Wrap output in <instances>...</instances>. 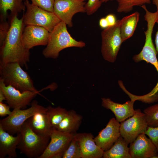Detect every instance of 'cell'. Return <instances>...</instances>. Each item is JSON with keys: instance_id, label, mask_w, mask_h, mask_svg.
<instances>
[{"instance_id": "obj_1", "label": "cell", "mask_w": 158, "mask_h": 158, "mask_svg": "<svg viewBox=\"0 0 158 158\" xmlns=\"http://www.w3.org/2000/svg\"><path fill=\"white\" fill-rule=\"evenodd\" d=\"M24 24L23 17L17 15L12 16L8 32L0 46V64L16 62L21 66L27 65L30 61V50L24 46L22 39Z\"/></svg>"}, {"instance_id": "obj_2", "label": "cell", "mask_w": 158, "mask_h": 158, "mask_svg": "<svg viewBox=\"0 0 158 158\" xmlns=\"http://www.w3.org/2000/svg\"><path fill=\"white\" fill-rule=\"evenodd\" d=\"M67 25L61 21L50 32L48 42L43 50L42 54L46 58L56 59L62 50L70 47L82 48L85 44L81 41H78L70 35Z\"/></svg>"}, {"instance_id": "obj_3", "label": "cell", "mask_w": 158, "mask_h": 158, "mask_svg": "<svg viewBox=\"0 0 158 158\" xmlns=\"http://www.w3.org/2000/svg\"><path fill=\"white\" fill-rule=\"evenodd\" d=\"M20 133L21 138L17 146L21 154L29 158H39L47 146L50 137H44L35 133L27 120L23 124Z\"/></svg>"}, {"instance_id": "obj_4", "label": "cell", "mask_w": 158, "mask_h": 158, "mask_svg": "<svg viewBox=\"0 0 158 158\" xmlns=\"http://www.w3.org/2000/svg\"><path fill=\"white\" fill-rule=\"evenodd\" d=\"M16 62L0 64V78L6 85H11L21 91L38 92L29 75Z\"/></svg>"}, {"instance_id": "obj_5", "label": "cell", "mask_w": 158, "mask_h": 158, "mask_svg": "<svg viewBox=\"0 0 158 158\" xmlns=\"http://www.w3.org/2000/svg\"><path fill=\"white\" fill-rule=\"evenodd\" d=\"M121 20H117L113 25L104 29L101 32V52L104 59L111 62H115L122 42L120 32Z\"/></svg>"}, {"instance_id": "obj_6", "label": "cell", "mask_w": 158, "mask_h": 158, "mask_svg": "<svg viewBox=\"0 0 158 158\" xmlns=\"http://www.w3.org/2000/svg\"><path fill=\"white\" fill-rule=\"evenodd\" d=\"M26 8L23 16L24 25H34L43 27L51 32L61 21L53 12H49L30 3L28 0L24 2Z\"/></svg>"}, {"instance_id": "obj_7", "label": "cell", "mask_w": 158, "mask_h": 158, "mask_svg": "<svg viewBox=\"0 0 158 158\" xmlns=\"http://www.w3.org/2000/svg\"><path fill=\"white\" fill-rule=\"evenodd\" d=\"M46 108L39 104L36 100H33L28 108L22 109H13L11 113L0 121V126L6 131L12 135L20 133L23 124L35 113L45 111Z\"/></svg>"}, {"instance_id": "obj_8", "label": "cell", "mask_w": 158, "mask_h": 158, "mask_svg": "<svg viewBox=\"0 0 158 158\" xmlns=\"http://www.w3.org/2000/svg\"><path fill=\"white\" fill-rule=\"evenodd\" d=\"M148 126L144 113L140 109H136L132 116L121 122V135L130 144L140 134L145 133Z\"/></svg>"}, {"instance_id": "obj_9", "label": "cell", "mask_w": 158, "mask_h": 158, "mask_svg": "<svg viewBox=\"0 0 158 158\" xmlns=\"http://www.w3.org/2000/svg\"><path fill=\"white\" fill-rule=\"evenodd\" d=\"M75 134L62 132L54 128L50 135L49 142L39 158H62Z\"/></svg>"}, {"instance_id": "obj_10", "label": "cell", "mask_w": 158, "mask_h": 158, "mask_svg": "<svg viewBox=\"0 0 158 158\" xmlns=\"http://www.w3.org/2000/svg\"><path fill=\"white\" fill-rule=\"evenodd\" d=\"M0 90L4 93L6 101L13 109H22L31 104L32 99L38 92L30 91H21L11 85H6L0 78Z\"/></svg>"}, {"instance_id": "obj_11", "label": "cell", "mask_w": 158, "mask_h": 158, "mask_svg": "<svg viewBox=\"0 0 158 158\" xmlns=\"http://www.w3.org/2000/svg\"><path fill=\"white\" fill-rule=\"evenodd\" d=\"M85 4L79 0H55L53 13L61 21L71 27L73 16L78 13H85Z\"/></svg>"}, {"instance_id": "obj_12", "label": "cell", "mask_w": 158, "mask_h": 158, "mask_svg": "<svg viewBox=\"0 0 158 158\" xmlns=\"http://www.w3.org/2000/svg\"><path fill=\"white\" fill-rule=\"evenodd\" d=\"M50 32L45 28L39 26L28 25L24 28L22 36L24 47L29 50L35 46L47 45Z\"/></svg>"}, {"instance_id": "obj_13", "label": "cell", "mask_w": 158, "mask_h": 158, "mask_svg": "<svg viewBox=\"0 0 158 158\" xmlns=\"http://www.w3.org/2000/svg\"><path fill=\"white\" fill-rule=\"evenodd\" d=\"M120 126L119 122L112 118L94 138L96 144L104 152L109 150L121 136Z\"/></svg>"}, {"instance_id": "obj_14", "label": "cell", "mask_w": 158, "mask_h": 158, "mask_svg": "<svg viewBox=\"0 0 158 158\" xmlns=\"http://www.w3.org/2000/svg\"><path fill=\"white\" fill-rule=\"evenodd\" d=\"M130 144L131 158H154L158 155L156 147L145 133L140 134Z\"/></svg>"}, {"instance_id": "obj_15", "label": "cell", "mask_w": 158, "mask_h": 158, "mask_svg": "<svg viewBox=\"0 0 158 158\" xmlns=\"http://www.w3.org/2000/svg\"><path fill=\"white\" fill-rule=\"evenodd\" d=\"M74 137L80 145L82 158L103 157L104 151L96 144L91 133H76Z\"/></svg>"}, {"instance_id": "obj_16", "label": "cell", "mask_w": 158, "mask_h": 158, "mask_svg": "<svg viewBox=\"0 0 158 158\" xmlns=\"http://www.w3.org/2000/svg\"><path fill=\"white\" fill-rule=\"evenodd\" d=\"M101 99L102 106L111 111L119 122L132 116L135 113L134 104L135 100L134 99H130L123 104L114 102L109 98H102Z\"/></svg>"}, {"instance_id": "obj_17", "label": "cell", "mask_w": 158, "mask_h": 158, "mask_svg": "<svg viewBox=\"0 0 158 158\" xmlns=\"http://www.w3.org/2000/svg\"><path fill=\"white\" fill-rule=\"evenodd\" d=\"M157 52L156 49L147 51H141L133 56V59L136 62L144 61L154 66L158 73V60L157 57ZM141 101L146 103H151L158 101V80L153 89L149 93L141 96Z\"/></svg>"}, {"instance_id": "obj_18", "label": "cell", "mask_w": 158, "mask_h": 158, "mask_svg": "<svg viewBox=\"0 0 158 158\" xmlns=\"http://www.w3.org/2000/svg\"><path fill=\"white\" fill-rule=\"evenodd\" d=\"M21 138L20 133L15 136L10 134L0 126V158L17 157L16 149Z\"/></svg>"}, {"instance_id": "obj_19", "label": "cell", "mask_w": 158, "mask_h": 158, "mask_svg": "<svg viewBox=\"0 0 158 158\" xmlns=\"http://www.w3.org/2000/svg\"><path fill=\"white\" fill-rule=\"evenodd\" d=\"M45 111L35 113L27 120L32 130L36 133L44 137H50L54 129Z\"/></svg>"}, {"instance_id": "obj_20", "label": "cell", "mask_w": 158, "mask_h": 158, "mask_svg": "<svg viewBox=\"0 0 158 158\" xmlns=\"http://www.w3.org/2000/svg\"><path fill=\"white\" fill-rule=\"evenodd\" d=\"M82 119V116L75 110H69L56 129L62 132L75 134L79 129Z\"/></svg>"}, {"instance_id": "obj_21", "label": "cell", "mask_w": 158, "mask_h": 158, "mask_svg": "<svg viewBox=\"0 0 158 158\" xmlns=\"http://www.w3.org/2000/svg\"><path fill=\"white\" fill-rule=\"evenodd\" d=\"M139 13L136 11L121 19L120 29L123 42L133 35L139 20Z\"/></svg>"}, {"instance_id": "obj_22", "label": "cell", "mask_w": 158, "mask_h": 158, "mask_svg": "<svg viewBox=\"0 0 158 158\" xmlns=\"http://www.w3.org/2000/svg\"><path fill=\"white\" fill-rule=\"evenodd\" d=\"M128 144L121 135L112 146L104 152V158H131Z\"/></svg>"}, {"instance_id": "obj_23", "label": "cell", "mask_w": 158, "mask_h": 158, "mask_svg": "<svg viewBox=\"0 0 158 158\" xmlns=\"http://www.w3.org/2000/svg\"><path fill=\"white\" fill-rule=\"evenodd\" d=\"M23 0H0L1 17L5 18L8 10L11 11L12 16L24 11L26 7L24 2H23Z\"/></svg>"}, {"instance_id": "obj_24", "label": "cell", "mask_w": 158, "mask_h": 158, "mask_svg": "<svg viewBox=\"0 0 158 158\" xmlns=\"http://www.w3.org/2000/svg\"><path fill=\"white\" fill-rule=\"evenodd\" d=\"M68 111L60 106L54 108L50 106L46 107V112L53 128L56 129L66 115Z\"/></svg>"}, {"instance_id": "obj_25", "label": "cell", "mask_w": 158, "mask_h": 158, "mask_svg": "<svg viewBox=\"0 0 158 158\" xmlns=\"http://www.w3.org/2000/svg\"><path fill=\"white\" fill-rule=\"evenodd\" d=\"M118 4V13H127L131 11L134 6L150 4L152 0H116Z\"/></svg>"}, {"instance_id": "obj_26", "label": "cell", "mask_w": 158, "mask_h": 158, "mask_svg": "<svg viewBox=\"0 0 158 158\" xmlns=\"http://www.w3.org/2000/svg\"><path fill=\"white\" fill-rule=\"evenodd\" d=\"M82 154L79 143L74 136L65 151L63 158H82Z\"/></svg>"}, {"instance_id": "obj_27", "label": "cell", "mask_w": 158, "mask_h": 158, "mask_svg": "<svg viewBox=\"0 0 158 158\" xmlns=\"http://www.w3.org/2000/svg\"><path fill=\"white\" fill-rule=\"evenodd\" d=\"M148 126H158V104L148 107L143 111Z\"/></svg>"}, {"instance_id": "obj_28", "label": "cell", "mask_w": 158, "mask_h": 158, "mask_svg": "<svg viewBox=\"0 0 158 158\" xmlns=\"http://www.w3.org/2000/svg\"><path fill=\"white\" fill-rule=\"evenodd\" d=\"M102 3L101 0H88L85 6V13L88 16L92 15L98 9Z\"/></svg>"}, {"instance_id": "obj_29", "label": "cell", "mask_w": 158, "mask_h": 158, "mask_svg": "<svg viewBox=\"0 0 158 158\" xmlns=\"http://www.w3.org/2000/svg\"><path fill=\"white\" fill-rule=\"evenodd\" d=\"M55 0H31L34 5L49 12H54Z\"/></svg>"}, {"instance_id": "obj_30", "label": "cell", "mask_w": 158, "mask_h": 158, "mask_svg": "<svg viewBox=\"0 0 158 158\" xmlns=\"http://www.w3.org/2000/svg\"><path fill=\"white\" fill-rule=\"evenodd\" d=\"M156 147L158 153V126H148L145 132Z\"/></svg>"}, {"instance_id": "obj_31", "label": "cell", "mask_w": 158, "mask_h": 158, "mask_svg": "<svg viewBox=\"0 0 158 158\" xmlns=\"http://www.w3.org/2000/svg\"><path fill=\"white\" fill-rule=\"evenodd\" d=\"M10 25L6 21H2L0 24V46H1L6 38Z\"/></svg>"}, {"instance_id": "obj_32", "label": "cell", "mask_w": 158, "mask_h": 158, "mask_svg": "<svg viewBox=\"0 0 158 158\" xmlns=\"http://www.w3.org/2000/svg\"><path fill=\"white\" fill-rule=\"evenodd\" d=\"M10 107L3 102H0V116L4 117L6 115H10L12 113L10 111Z\"/></svg>"}, {"instance_id": "obj_33", "label": "cell", "mask_w": 158, "mask_h": 158, "mask_svg": "<svg viewBox=\"0 0 158 158\" xmlns=\"http://www.w3.org/2000/svg\"><path fill=\"white\" fill-rule=\"evenodd\" d=\"M105 18L108 22L109 26L115 25L117 20L116 16L112 14H110L107 15Z\"/></svg>"}, {"instance_id": "obj_34", "label": "cell", "mask_w": 158, "mask_h": 158, "mask_svg": "<svg viewBox=\"0 0 158 158\" xmlns=\"http://www.w3.org/2000/svg\"><path fill=\"white\" fill-rule=\"evenodd\" d=\"M100 27L102 28L105 29L109 26L108 22L106 18H101L99 22Z\"/></svg>"}, {"instance_id": "obj_35", "label": "cell", "mask_w": 158, "mask_h": 158, "mask_svg": "<svg viewBox=\"0 0 158 158\" xmlns=\"http://www.w3.org/2000/svg\"><path fill=\"white\" fill-rule=\"evenodd\" d=\"M158 25V19L157 22ZM155 42L156 46V49L158 54V26L157 31L156 32L155 36Z\"/></svg>"}, {"instance_id": "obj_36", "label": "cell", "mask_w": 158, "mask_h": 158, "mask_svg": "<svg viewBox=\"0 0 158 158\" xmlns=\"http://www.w3.org/2000/svg\"><path fill=\"white\" fill-rule=\"evenodd\" d=\"M6 100V98L4 93L0 90V102H3V101Z\"/></svg>"}, {"instance_id": "obj_37", "label": "cell", "mask_w": 158, "mask_h": 158, "mask_svg": "<svg viewBox=\"0 0 158 158\" xmlns=\"http://www.w3.org/2000/svg\"><path fill=\"white\" fill-rule=\"evenodd\" d=\"M153 4L155 5L157 8L158 9V0H152Z\"/></svg>"}, {"instance_id": "obj_38", "label": "cell", "mask_w": 158, "mask_h": 158, "mask_svg": "<svg viewBox=\"0 0 158 158\" xmlns=\"http://www.w3.org/2000/svg\"><path fill=\"white\" fill-rule=\"evenodd\" d=\"M113 0H101L102 2L103 3L107 2L109 1H112Z\"/></svg>"}, {"instance_id": "obj_39", "label": "cell", "mask_w": 158, "mask_h": 158, "mask_svg": "<svg viewBox=\"0 0 158 158\" xmlns=\"http://www.w3.org/2000/svg\"><path fill=\"white\" fill-rule=\"evenodd\" d=\"M80 0V1H86V0Z\"/></svg>"}, {"instance_id": "obj_40", "label": "cell", "mask_w": 158, "mask_h": 158, "mask_svg": "<svg viewBox=\"0 0 158 158\" xmlns=\"http://www.w3.org/2000/svg\"><path fill=\"white\" fill-rule=\"evenodd\" d=\"M155 158H158V155L157 156L155 157Z\"/></svg>"}]
</instances>
